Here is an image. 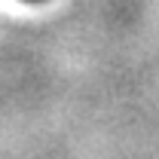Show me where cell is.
I'll return each mask as SVG.
<instances>
[{"instance_id":"cell-1","label":"cell","mask_w":159,"mask_h":159,"mask_svg":"<svg viewBox=\"0 0 159 159\" xmlns=\"http://www.w3.org/2000/svg\"><path fill=\"white\" fill-rule=\"evenodd\" d=\"M25 3H43V0H25Z\"/></svg>"}]
</instances>
